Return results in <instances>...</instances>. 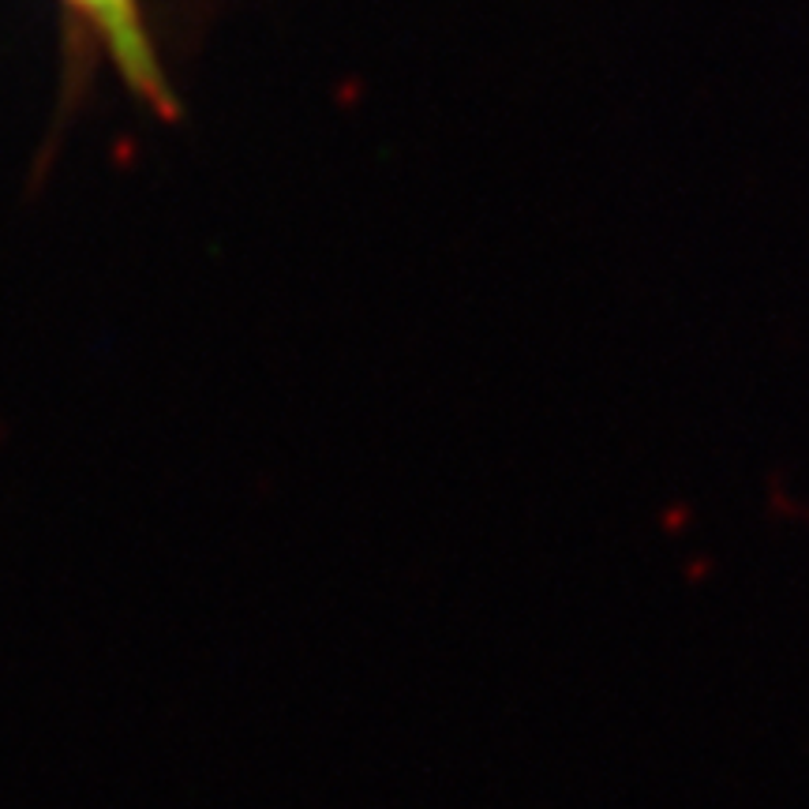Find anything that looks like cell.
<instances>
[{
	"instance_id": "6da1fadb",
	"label": "cell",
	"mask_w": 809,
	"mask_h": 809,
	"mask_svg": "<svg viewBox=\"0 0 809 809\" xmlns=\"http://www.w3.org/2000/svg\"><path fill=\"white\" fill-rule=\"evenodd\" d=\"M61 4L87 26V34L102 45L117 75L128 83V91L147 106H155L161 117H173L177 102L166 72H161V56L155 50L147 19H142L139 0H61Z\"/></svg>"
}]
</instances>
